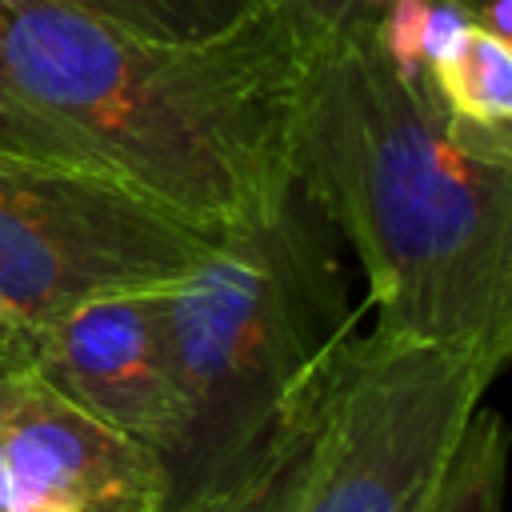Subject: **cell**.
Segmentation results:
<instances>
[{
  "label": "cell",
  "mask_w": 512,
  "mask_h": 512,
  "mask_svg": "<svg viewBox=\"0 0 512 512\" xmlns=\"http://www.w3.org/2000/svg\"><path fill=\"white\" fill-rule=\"evenodd\" d=\"M336 228L288 180L280 196L224 232L216 256L160 292L180 392V436L164 456L172 496L240 472L320 384L360 332Z\"/></svg>",
  "instance_id": "3957f363"
},
{
  "label": "cell",
  "mask_w": 512,
  "mask_h": 512,
  "mask_svg": "<svg viewBox=\"0 0 512 512\" xmlns=\"http://www.w3.org/2000/svg\"><path fill=\"white\" fill-rule=\"evenodd\" d=\"M28 368L76 408L124 436L172 452L180 436V392L172 380L160 292L88 300L28 336Z\"/></svg>",
  "instance_id": "52a82bcc"
},
{
  "label": "cell",
  "mask_w": 512,
  "mask_h": 512,
  "mask_svg": "<svg viewBox=\"0 0 512 512\" xmlns=\"http://www.w3.org/2000/svg\"><path fill=\"white\" fill-rule=\"evenodd\" d=\"M296 56L268 12L212 40H156L56 0H0V148L100 172L228 232L292 180Z\"/></svg>",
  "instance_id": "7a4b0ae2"
},
{
  "label": "cell",
  "mask_w": 512,
  "mask_h": 512,
  "mask_svg": "<svg viewBox=\"0 0 512 512\" xmlns=\"http://www.w3.org/2000/svg\"><path fill=\"white\" fill-rule=\"evenodd\" d=\"M156 40H212L260 12V0H56Z\"/></svg>",
  "instance_id": "8fae6325"
},
{
  "label": "cell",
  "mask_w": 512,
  "mask_h": 512,
  "mask_svg": "<svg viewBox=\"0 0 512 512\" xmlns=\"http://www.w3.org/2000/svg\"><path fill=\"white\" fill-rule=\"evenodd\" d=\"M468 28L472 20L452 0H392L372 20L380 52L408 80H420Z\"/></svg>",
  "instance_id": "7c38bea8"
},
{
  "label": "cell",
  "mask_w": 512,
  "mask_h": 512,
  "mask_svg": "<svg viewBox=\"0 0 512 512\" xmlns=\"http://www.w3.org/2000/svg\"><path fill=\"white\" fill-rule=\"evenodd\" d=\"M384 4H392V0H364V20H376ZM452 4H464V0H452Z\"/></svg>",
  "instance_id": "9a60e30c"
},
{
  "label": "cell",
  "mask_w": 512,
  "mask_h": 512,
  "mask_svg": "<svg viewBox=\"0 0 512 512\" xmlns=\"http://www.w3.org/2000/svg\"><path fill=\"white\" fill-rule=\"evenodd\" d=\"M508 428L492 408H476L424 512H504Z\"/></svg>",
  "instance_id": "30bf717a"
},
{
  "label": "cell",
  "mask_w": 512,
  "mask_h": 512,
  "mask_svg": "<svg viewBox=\"0 0 512 512\" xmlns=\"http://www.w3.org/2000/svg\"><path fill=\"white\" fill-rule=\"evenodd\" d=\"M332 364H328V372H332ZM328 372L240 472H232L228 480H220L204 492L168 500L160 512H292L300 480H304V464H308V448H312Z\"/></svg>",
  "instance_id": "ba28073f"
},
{
  "label": "cell",
  "mask_w": 512,
  "mask_h": 512,
  "mask_svg": "<svg viewBox=\"0 0 512 512\" xmlns=\"http://www.w3.org/2000/svg\"><path fill=\"white\" fill-rule=\"evenodd\" d=\"M260 12H268L288 40L296 44V52L324 44L332 36H340L344 28L364 20V0H260Z\"/></svg>",
  "instance_id": "4fadbf2b"
},
{
  "label": "cell",
  "mask_w": 512,
  "mask_h": 512,
  "mask_svg": "<svg viewBox=\"0 0 512 512\" xmlns=\"http://www.w3.org/2000/svg\"><path fill=\"white\" fill-rule=\"evenodd\" d=\"M220 244L120 180L0 148V304L28 332L88 300L164 292Z\"/></svg>",
  "instance_id": "277c9868"
},
{
  "label": "cell",
  "mask_w": 512,
  "mask_h": 512,
  "mask_svg": "<svg viewBox=\"0 0 512 512\" xmlns=\"http://www.w3.org/2000/svg\"><path fill=\"white\" fill-rule=\"evenodd\" d=\"M288 176L364 268L388 340L452 348L496 376L512 360V132L448 116L400 76L372 20L296 56Z\"/></svg>",
  "instance_id": "6da1fadb"
},
{
  "label": "cell",
  "mask_w": 512,
  "mask_h": 512,
  "mask_svg": "<svg viewBox=\"0 0 512 512\" xmlns=\"http://www.w3.org/2000/svg\"><path fill=\"white\" fill-rule=\"evenodd\" d=\"M28 328L0 304V372L8 368H28Z\"/></svg>",
  "instance_id": "5bb4252c"
},
{
  "label": "cell",
  "mask_w": 512,
  "mask_h": 512,
  "mask_svg": "<svg viewBox=\"0 0 512 512\" xmlns=\"http://www.w3.org/2000/svg\"><path fill=\"white\" fill-rule=\"evenodd\" d=\"M168 496L160 452L32 368L0 372V512H160Z\"/></svg>",
  "instance_id": "8992f818"
},
{
  "label": "cell",
  "mask_w": 512,
  "mask_h": 512,
  "mask_svg": "<svg viewBox=\"0 0 512 512\" xmlns=\"http://www.w3.org/2000/svg\"><path fill=\"white\" fill-rule=\"evenodd\" d=\"M424 80L460 124L512 132V40L472 24Z\"/></svg>",
  "instance_id": "9c48e42d"
},
{
  "label": "cell",
  "mask_w": 512,
  "mask_h": 512,
  "mask_svg": "<svg viewBox=\"0 0 512 512\" xmlns=\"http://www.w3.org/2000/svg\"><path fill=\"white\" fill-rule=\"evenodd\" d=\"M492 380L464 352L356 332L324 380L292 512H424Z\"/></svg>",
  "instance_id": "5b68a950"
}]
</instances>
